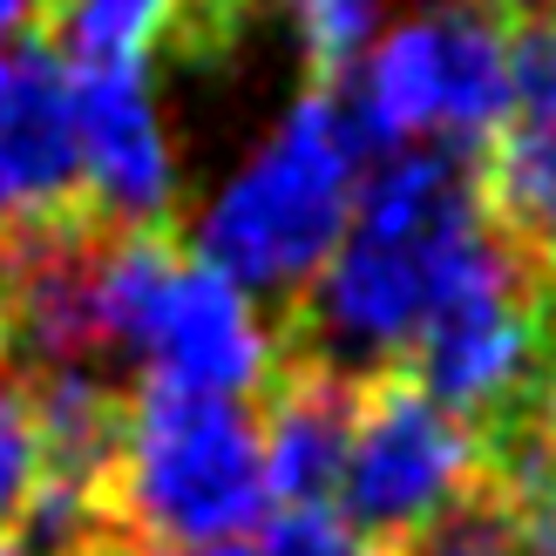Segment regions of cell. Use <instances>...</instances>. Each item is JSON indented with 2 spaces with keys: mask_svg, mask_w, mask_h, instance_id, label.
<instances>
[{
  "mask_svg": "<svg viewBox=\"0 0 556 556\" xmlns=\"http://www.w3.org/2000/svg\"><path fill=\"white\" fill-rule=\"evenodd\" d=\"M286 8H292V27H299V48H305V75H313V89H332L340 75L359 68L380 0H286Z\"/></svg>",
  "mask_w": 556,
  "mask_h": 556,
  "instance_id": "12",
  "label": "cell"
},
{
  "mask_svg": "<svg viewBox=\"0 0 556 556\" xmlns=\"http://www.w3.org/2000/svg\"><path fill=\"white\" fill-rule=\"evenodd\" d=\"M489 143L522 156H556V14L509 27V116Z\"/></svg>",
  "mask_w": 556,
  "mask_h": 556,
  "instance_id": "10",
  "label": "cell"
},
{
  "mask_svg": "<svg viewBox=\"0 0 556 556\" xmlns=\"http://www.w3.org/2000/svg\"><path fill=\"white\" fill-rule=\"evenodd\" d=\"M89 556H129V543H102V549H89Z\"/></svg>",
  "mask_w": 556,
  "mask_h": 556,
  "instance_id": "18",
  "label": "cell"
},
{
  "mask_svg": "<svg viewBox=\"0 0 556 556\" xmlns=\"http://www.w3.org/2000/svg\"><path fill=\"white\" fill-rule=\"evenodd\" d=\"M41 489V441H35V407H27V380L0 353V536L21 522L27 495Z\"/></svg>",
  "mask_w": 556,
  "mask_h": 556,
  "instance_id": "13",
  "label": "cell"
},
{
  "mask_svg": "<svg viewBox=\"0 0 556 556\" xmlns=\"http://www.w3.org/2000/svg\"><path fill=\"white\" fill-rule=\"evenodd\" d=\"M476 8L489 21H503V27H530V21H549L556 14V0H476Z\"/></svg>",
  "mask_w": 556,
  "mask_h": 556,
  "instance_id": "15",
  "label": "cell"
},
{
  "mask_svg": "<svg viewBox=\"0 0 556 556\" xmlns=\"http://www.w3.org/2000/svg\"><path fill=\"white\" fill-rule=\"evenodd\" d=\"M359 163L367 150L353 136L346 102L332 89H305L265 136V150L204 204L198 258L244 299L271 292L278 305H292L346 238Z\"/></svg>",
  "mask_w": 556,
  "mask_h": 556,
  "instance_id": "1",
  "label": "cell"
},
{
  "mask_svg": "<svg viewBox=\"0 0 556 556\" xmlns=\"http://www.w3.org/2000/svg\"><path fill=\"white\" fill-rule=\"evenodd\" d=\"M265 516L258 421L244 401L136 380L123 455L102 482V522L129 549L244 543Z\"/></svg>",
  "mask_w": 556,
  "mask_h": 556,
  "instance_id": "2",
  "label": "cell"
},
{
  "mask_svg": "<svg viewBox=\"0 0 556 556\" xmlns=\"http://www.w3.org/2000/svg\"><path fill=\"white\" fill-rule=\"evenodd\" d=\"M81 143H75V75L41 27L0 48V244L81 225Z\"/></svg>",
  "mask_w": 556,
  "mask_h": 556,
  "instance_id": "6",
  "label": "cell"
},
{
  "mask_svg": "<svg viewBox=\"0 0 556 556\" xmlns=\"http://www.w3.org/2000/svg\"><path fill=\"white\" fill-rule=\"evenodd\" d=\"M0 556H14V543H8V536H0Z\"/></svg>",
  "mask_w": 556,
  "mask_h": 556,
  "instance_id": "19",
  "label": "cell"
},
{
  "mask_svg": "<svg viewBox=\"0 0 556 556\" xmlns=\"http://www.w3.org/2000/svg\"><path fill=\"white\" fill-rule=\"evenodd\" d=\"M394 556H522V536H516V509L495 476H482L468 495H455L428 530H414Z\"/></svg>",
  "mask_w": 556,
  "mask_h": 556,
  "instance_id": "11",
  "label": "cell"
},
{
  "mask_svg": "<svg viewBox=\"0 0 556 556\" xmlns=\"http://www.w3.org/2000/svg\"><path fill=\"white\" fill-rule=\"evenodd\" d=\"M252 556H380V549H367L332 509H278L258 530Z\"/></svg>",
  "mask_w": 556,
  "mask_h": 556,
  "instance_id": "14",
  "label": "cell"
},
{
  "mask_svg": "<svg viewBox=\"0 0 556 556\" xmlns=\"http://www.w3.org/2000/svg\"><path fill=\"white\" fill-rule=\"evenodd\" d=\"M190 0H48L41 35L62 48V62H150V48L170 41Z\"/></svg>",
  "mask_w": 556,
  "mask_h": 556,
  "instance_id": "9",
  "label": "cell"
},
{
  "mask_svg": "<svg viewBox=\"0 0 556 556\" xmlns=\"http://www.w3.org/2000/svg\"><path fill=\"white\" fill-rule=\"evenodd\" d=\"M346 116L367 156H394L407 143L482 150L509 116V27L476 0L414 14L359 62Z\"/></svg>",
  "mask_w": 556,
  "mask_h": 556,
  "instance_id": "4",
  "label": "cell"
},
{
  "mask_svg": "<svg viewBox=\"0 0 556 556\" xmlns=\"http://www.w3.org/2000/svg\"><path fill=\"white\" fill-rule=\"evenodd\" d=\"M129 556H252L244 543H190V549H129Z\"/></svg>",
  "mask_w": 556,
  "mask_h": 556,
  "instance_id": "17",
  "label": "cell"
},
{
  "mask_svg": "<svg viewBox=\"0 0 556 556\" xmlns=\"http://www.w3.org/2000/svg\"><path fill=\"white\" fill-rule=\"evenodd\" d=\"M252 421H258L265 503L278 495V509H332L353 434V380L313 367V359L271 353Z\"/></svg>",
  "mask_w": 556,
  "mask_h": 556,
  "instance_id": "8",
  "label": "cell"
},
{
  "mask_svg": "<svg viewBox=\"0 0 556 556\" xmlns=\"http://www.w3.org/2000/svg\"><path fill=\"white\" fill-rule=\"evenodd\" d=\"M68 75H75L81 190H89L96 225L129 238L177 231V170L150 96V62H81Z\"/></svg>",
  "mask_w": 556,
  "mask_h": 556,
  "instance_id": "7",
  "label": "cell"
},
{
  "mask_svg": "<svg viewBox=\"0 0 556 556\" xmlns=\"http://www.w3.org/2000/svg\"><path fill=\"white\" fill-rule=\"evenodd\" d=\"M102 340L129 380L244 401L271 374V326L231 278H217L177 231H109L102 244Z\"/></svg>",
  "mask_w": 556,
  "mask_h": 556,
  "instance_id": "3",
  "label": "cell"
},
{
  "mask_svg": "<svg viewBox=\"0 0 556 556\" xmlns=\"http://www.w3.org/2000/svg\"><path fill=\"white\" fill-rule=\"evenodd\" d=\"M482 476H489L482 441L455 414H441L401 367L353 387V434H346V468H340V495H332L340 509L332 516L367 549L394 556Z\"/></svg>",
  "mask_w": 556,
  "mask_h": 556,
  "instance_id": "5",
  "label": "cell"
},
{
  "mask_svg": "<svg viewBox=\"0 0 556 556\" xmlns=\"http://www.w3.org/2000/svg\"><path fill=\"white\" fill-rule=\"evenodd\" d=\"M41 8L48 0H0V48L14 35H27V27H41Z\"/></svg>",
  "mask_w": 556,
  "mask_h": 556,
  "instance_id": "16",
  "label": "cell"
}]
</instances>
